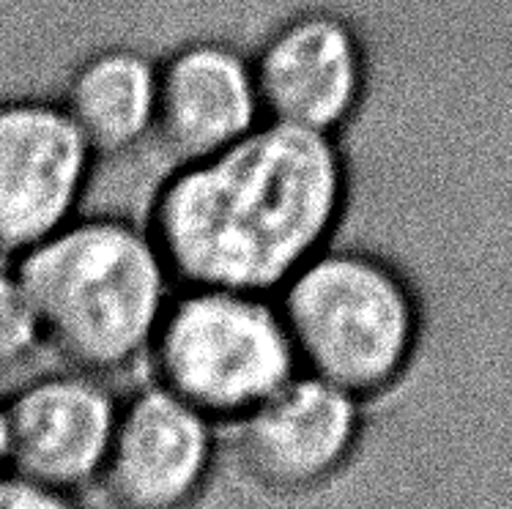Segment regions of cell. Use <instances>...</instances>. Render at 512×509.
Here are the masks:
<instances>
[{
	"label": "cell",
	"mask_w": 512,
	"mask_h": 509,
	"mask_svg": "<svg viewBox=\"0 0 512 509\" xmlns=\"http://www.w3.org/2000/svg\"><path fill=\"white\" fill-rule=\"evenodd\" d=\"M340 203L335 137L261 121L217 156L181 167L148 230L181 285L274 296L324 250Z\"/></svg>",
	"instance_id": "6da1fadb"
},
{
	"label": "cell",
	"mask_w": 512,
	"mask_h": 509,
	"mask_svg": "<svg viewBox=\"0 0 512 509\" xmlns=\"http://www.w3.org/2000/svg\"><path fill=\"white\" fill-rule=\"evenodd\" d=\"M17 277L44 340L88 373L135 362L173 302V271L151 230L124 219L66 225L22 255Z\"/></svg>",
	"instance_id": "7a4b0ae2"
},
{
	"label": "cell",
	"mask_w": 512,
	"mask_h": 509,
	"mask_svg": "<svg viewBox=\"0 0 512 509\" xmlns=\"http://www.w3.org/2000/svg\"><path fill=\"white\" fill-rule=\"evenodd\" d=\"M277 307L304 373L359 400L387 389L414 351L411 293L395 271L362 252L313 255L280 288Z\"/></svg>",
	"instance_id": "3957f363"
},
{
	"label": "cell",
	"mask_w": 512,
	"mask_h": 509,
	"mask_svg": "<svg viewBox=\"0 0 512 509\" xmlns=\"http://www.w3.org/2000/svg\"><path fill=\"white\" fill-rule=\"evenodd\" d=\"M162 386L211 419H236L299 375V354L272 296L189 288L154 337Z\"/></svg>",
	"instance_id": "277c9868"
},
{
	"label": "cell",
	"mask_w": 512,
	"mask_h": 509,
	"mask_svg": "<svg viewBox=\"0 0 512 509\" xmlns=\"http://www.w3.org/2000/svg\"><path fill=\"white\" fill-rule=\"evenodd\" d=\"M91 154L66 107L0 104V255H25L66 228Z\"/></svg>",
	"instance_id": "5b68a950"
},
{
	"label": "cell",
	"mask_w": 512,
	"mask_h": 509,
	"mask_svg": "<svg viewBox=\"0 0 512 509\" xmlns=\"http://www.w3.org/2000/svg\"><path fill=\"white\" fill-rule=\"evenodd\" d=\"M359 397L313 373L293 375L236 416L239 455L252 477L280 490L318 485L354 447Z\"/></svg>",
	"instance_id": "8992f818"
},
{
	"label": "cell",
	"mask_w": 512,
	"mask_h": 509,
	"mask_svg": "<svg viewBox=\"0 0 512 509\" xmlns=\"http://www.w3.org/2000/svg\"><path fill=\"white\" fill-rule=\"evenodd\" d=\"M263 121L335 135L362 94V52L332 14H304L252 58Z\"/></svg>",
	"instance_id": "52a82bcc"
},
{
	"label": "cell",
	"mask_w": 512,
	"mask_h": 509,
	"mask_svg": "<svg viewBox=\"0 0 512 509\" xmlns=\"http://www.w3.org/2000/svg\"><path fill=\"white\" fill-rule=\"evenodd\" d=\"M200 408L146 389L118 414L105 458L107 488L124 509H181L206 479L211 427Z\"/></svg>",
	"instance_id": "ba28073f"
},
{
	"label": "cell",
	"mask_w": 512,
	"mask_h": 509,
	"mask_svg": "<svg viewBox=\"0 0 512 509\" xmlns=\"http://www.w3.org/2000/svg\"><path fill=\"white\" fill-rule=\"evenodd\" d=\"M263 121L252 61L222 44H192L159 63L154 135L178 165L211 159Z\"/></svg>",
	"instance_id": "9c48e42d"
},
{
	"label": "cell",
	"mask_w": 512,
	"mask_h": 509,
	"mask_svg": "<svg viewBox=\"0 0 512 509\" xmlns=\"http://www.w3.org/2000/svg\"><path fill=\"white\" fill-rule=\"evenodd\" d=\"M9 419L11 460L20 474L66 488L105 466L118 414L94 381L44 378L14 397Z\"/></svg>",
	"instance_id": "30bf717a"
},
{
	"label": "cell",
	"mask_w": 512,
	"mask_h": 509,
	"mask_svg": "<svg viewBox=\"0 0 512 509\" xmlns=\"http://www.w3.org/2000/svg\"><path fill=\"white\" fill-rule=\"evenodd\" d=\"M159 63L132 47H99L66 83V113L94 154L121 156L154 137Z\"/></svg>",
	"instance_id": "8fae6325"
},
{
	"label": "cell",
	"mask_w": 512,
	"mask_h": 509,
	"mask_svg": "<svg viewBox=\"0 0 512 509\" xmlns=\"http://www.w3.org/2000/svg\"><path fill=\"white\" fill-rule=\"evenodd\" d=\"M44 334L20 277L0 271V375L20 367Z\"/></svg>",
	"instance_id": "7c38bea8"
},
{
	"label": "cell",
	"mask_w": 512,
	"mask_h": 509,
	"mask_svg": "<svg viewBox=\"0 0 512 509\" xmlns=\"http://www.w3.org/2000/svg\"><path fill=\"white\" fill-rule=\"evenodd\" d=\"M0 509H69L50 485L25 477H0Z\"/></svg>",
	"instance_id": "4fadbf2b"
},
{
	"label": "cell",
	"mask_w": 512,
	"mask_h": 509,
	"mask_svg": "<svg viewBox=\"0 0 512 509\" xmlns=\"http://www.w3.org/2000/svg\"><path fill=\"white\" fill-rule=\"evenodd\" d=\"M6 458H11V419L9 408H0V463Z\"/></svg>",
	"instance_id": "5bb4252c"
}]
</instances>
